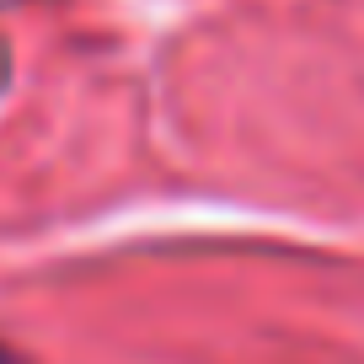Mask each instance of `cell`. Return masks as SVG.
<instances>
[{
  "instance_id": "1",
  "label": "cell",
  "mask_w": 364,
  "mask_h": 364,
  "mask_svg": "<svg viewBox=\"0 0 364 364\" xmlns=\"http://www.w3.org/2000/svg\"><path fill=\"white\" fill-rule=\"evenodd\" d=\"M0 364H16V359H11V353H0Z\"/></svg>"
}]
</instances>
